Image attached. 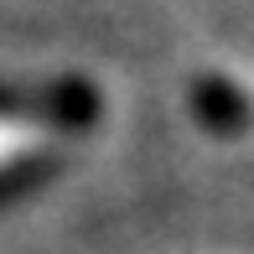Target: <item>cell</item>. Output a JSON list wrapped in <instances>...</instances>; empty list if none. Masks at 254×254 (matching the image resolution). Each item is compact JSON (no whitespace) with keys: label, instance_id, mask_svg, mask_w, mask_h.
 <instances>
[{"label":"cell","instance_id":"obj_1","mask_svg":"<svg viewBox=\"0 0 254 254\" xmlns=\"http://www.w3.org/2000/svg\"><path fill=\"white\" fill-rule=\"evenodd\" d=\"M104 120V94L88 78L63 73L47 83H0V125H31L52 135H94Z\"/></svg>","mask_w":254,"mask_h":254},{"label":"cell","instance_id":"obj_3","mask_svg":"<svg viewBox=\"0 0 254 254\" xmlns=\"http://www.w3.org/2000/svg\"><path fill=\"white\" fill-rule=\"evenodd\" d=\"M57 171H63V156H57V151H26V156L0 161V207L26 202L31 192L47 187Z\"/></svg>","mask_w":254,"mask_h":254},{"label":"cell","instance_id":"obj_2","mask_svg":"<svg viewBox=\"0 0 254 254\" xmlns=\"http://www.w3.org/2000/svg\"><path fill=\"white\" fill-rule=\"evenodd\" d=\"M187 104H192V120H197L207 135H218V140H239V135L254 130L249 88L234 83V78H223V73H197L187 83Z\"/></svg>","mask_w":254,"mask_h":254}]
</instances>
